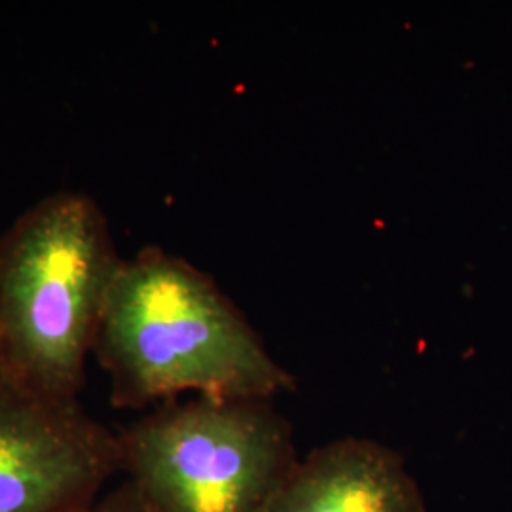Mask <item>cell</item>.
<instances>
[{"mask_svg":"<svg viewBox=\"0 0 512 512\" xmlns=\"http://www.w3.org/2000/svg\"><path fill=\"white\" fill-rule=\"evenodd\" d=\"M86 512H154L147 503L143 501V497L137 494V490L129 484L122 482L120 486H116L114 490H110L107 494L101 495L92 507Z\"/></svg>","mask_w":512,"mask_h":512,"instance_id":"cell-6","label":"cell"},{"mask_svg":"<svg viewBox=\"0 0 512 512\" xmlns=\"http://www.w3.org/2000/svg\"><path fill=\"white\" fill-rule=\"evenodd\" d=\"M93 355L120 410L154 408L188 393L272 401L294 389L293 374L215 279L160 247L122 260Z\"/></svg>","mask_w":512,"mask_h":512,"instance_id":"cell-1","label":"cell"},{"mask_svg":"<svg viewBox=\"0 0 512 512\" xmlns=\"http://www.w3.org/2000/svg\"><path fill=\"white\" fill-rule=\"evenodd\" d=\"M116 473L118 433L0 372V512H86Z\"/></svg>","mask_w":512,"mask_h":512,"instance_id":"cell-4","label":"cell"},{"mask_svg":"<svg viewBox=\"0 0 512 512\" xmlns=\"http://www.w3.org/2000/svg\"><path fill=\"white\" fill-rule=\"evenodd\" d=\"M103 207L59 190L0 236V372L38 395L78 401L122 264Z\"/></svg>","mask_w":512,"mask_h":512,"instance_id":"cell-2","label":"cell"},{"mask_svg":"<svg viewBox=\"0 0 512 512\" xmlns=\"http://www.w3.org/2000/svg\"><path fill=\"white\" fill-rule=\"evenodd\" d=\"M120 473L154 512H266L293 473V427L262 399L192 397L118 433Z\"/></svg>","mask_w":512,"mask_h":512,"instance_id":"cell-3","label":"cell"},{"mask_svg":"<svg viewBox=\"0 0 512 512\" xmlns=\"http://www.w3.org/2000/svg\"><path fill=\"white\" fill-rule=\"evenodd\" d=\"M266 512H429L399 452L344 437L300 459Z\"/></svg>","mask_w":512,"mask_h":512,"instance_id":"cell-5","label":"cell"}]
</instances>
